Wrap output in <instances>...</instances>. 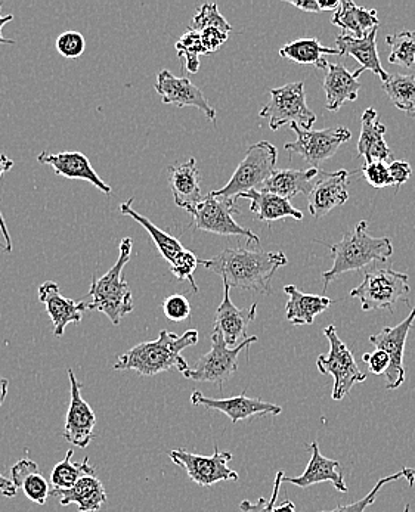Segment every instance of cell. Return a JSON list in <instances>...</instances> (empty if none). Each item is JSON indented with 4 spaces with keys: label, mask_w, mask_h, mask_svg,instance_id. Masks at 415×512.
<instances>
[{
    "label": "cell",
    "mask_w": 415,
    "mask_h": 512,
    "mask_svg": "<svg viewBox=\"0 0 415 512\" xmlns=\"http://www.w3.org/2000/svg\"><path fill=\"white\" fill-rule=\"evenodd\" d=\"M288 263L283 251L250 250V248H225L210 260H200L207 271L224 279V285L238 290L272 294L271 281L275 272Z\"/></svg>",
    "instance_id": "cell-1"
},
{
    "label": "cell",
    "mask_w": 415,
    "mask_h": 512,
    "mask_svg": "<svg viewBox=\"0 0 415 512\" xmlns=\"http://www.w3.org/2000/svg\"><path fill=\"white\" fill-rule=\"evenodd\" d=\"M198 343V331L190 330L182 335L161 330L159 338L144 341L120 356L114 365L117 371H135L141 377H153L176 368L184 374L190 369L182 352Z\"/></svg>",
    "instance_id": "cell-2"
},
{
    "label": "cell",
    "mask_w": 415,
    "mask_h": 512,
    "mask_svg": "<svg viewBox=\"0 0 415 512\" xmlns=\"http://www.w3.org/2000/svg\"><path fill=\"white\" fill-rule=\"evenodd\" d=\"M393 254L392 241L389 238H374L367 232V222L362 220L355 231L343 235L342 241L331 245L333 268L324 272V290L331 281L346 272L362 271L371 263L386 262Z\"/></svg>",
    "instance_id": "cell-3"
},
{
    "label": "cell",
    "mask_w": 415,
    "mask_h": 512,
    "mask_svg": "<svg viewBox=\"0 0 415 512\" xmlns=\"http://www.w3.org/2000/svg\"><path fill=\"white\" fill-rule=\"evenodd\" d=\"M132 247V238H123L120 242L119 260L116 265L102 278H94L91 290H89V296L92 299V302L89 303V310H98V312L104 313L110 319L111 324L116 327L133 310L132 291H130L129 282L123 278V269L128 265L130 256H132Z\"/></svg>",
    "instance_id": "cell-4"
},
{
    "label": "cell",
    "mask_w": 415,
    "mask_h": 512,
    "mask_svg": "<svg viewBox=\"0 0 415 512\" xmlns=\"http://www.w3.org/2000/svg\"><path fill=\"white\" fill-rule=\"evenodd\" d=\"M278 150L271 142L252 145L224 188L210 192L213 197L237 206L241 194L259 188L277 170Z\"/></svg>",
    "instance_id": "cell-5"
},
{
    "label": "cell",
    "mask_w": 415,
    "mask_h": 512,
    "mask_svg": "<svg viewBox=\"0 0 415 512\" xmlns=\"http://www.w3.org/2000/svg\"><path fill=\"white\" fill-rule=\"evenodd\" d=\"M410 284L407 273L392 269H377L367 272L359 287L351 291L352 299H359L364 312L371 310L390 309L399 302L408 303Z\"/></svg>",
    "instance_id": "cell-6"
},
{
    "label": "cell",
    "mask_w": 415,
    "mask_h": 512,
    "mask_svg": "<svg viewBox=\"0 0 415 512\" xmlns=\"http://www.w3.org/2000/svg\"><path fill=\"white\" fill-rule=\"evenodd\" d=\"M268 104L260 110V119L269 121L272 130H280L286 124H297L311 130L317 121L314 111L306 104L305 83H288L283 88L271 89Z\"/></svg>",
    "instance_id": "cell-7"
},
{
    "label": "cell",
    "mask_w": 415,
    "mask_h": 512,
    "mask_svg": "<svg viewBox=\"0 0 415 512\" xmlns=\"http://www.w3.org/2000/svg\"><path fill=\"white\" fill-rule=\"evenodd\" d=\"M256 341L257 337L253 335L244 340L240 346L231 349L226 346L224 337L219 332L213 331L210 352L201 356L197 363L192 368L190 366V369L182 375L188 380L198 381V383L218 384L222 389L226 381L238 371V356Z\"/></svg>",
    "instance_id": "cell-8"
},
{
    "label": "cell",
    "mask_w": 415,
    "mask_h": 512,
    "mask_svg": "<svg viewBox=\"0 0 415 512\" xmlns=\"http://www.w3.org/2000/svg\"><path fill=\"white\" fill-rule=\"evenodd\" d=\"M324 335L330 343V353L318 358L317 368L321 374L333 375L334 386L331 397L336 402H340L343 397L351 393L353 386L364 383L367 375L356 365L351 350L340 340L334 325L325 328Z\"/></svg>",
    "instance_id": "cell-9"
},
{
    "label": "cell",
    "mask_w": 415,
    "mask_h": 512,
    "mask_svg": "<svg viewBox=\"0 0 415 512\" xmlns=\"http://www.w3.org/2000/svg\"><path fill=\"white\" fill-rule=\"evenodd\" d=\"M290 127L297 139L284 145V148L291 154L300 155L312 169H318L321 163L333 157L352 138L351 130L342 126L322 130H305L297 124H291Z\"/></svg>",
    "instance_id": "cell-10"
},
{
    "label": "cell",
    "mask_w": 415,
    "mask_h": 512,
    "mask_svg": "<svg viewBox=\"0 0 415 512\" xmlns=\"http://www.w3.org/2000/svg\"><path fill=\"white\" fill-rule=\"evenodd\" d=\"M215 449L212 456L197 455L185 449H175L169 456L176 465L187 471L188 477L198 486L210 487L219 482H237V471L228 465L232 453L219 451L218 445Z\"/></svg>",
    "instance_id": "cell-11"
},
{
    "label": "cell",
    "mask_w": 415,
    "mask_h": 512,
    "mask_svg": "<svg viewBox=\"0 0 415 512\" xmlns=\"http://www.w3.org/2000/svg\"><path fill=\"white\" fill-rule=\"evenodd\" d=\"M237 211V206H232V204L209 194L198 204L197 209L192 211V225L198 231L221 235V237L247 238L249 242H255L259 245L260 238L257 237L255 232L243 228L235 222L232 214L237 213Z\"/></svg>",
    "instance_id": "cell-12"
},
{
    "label": "cell",
    "mask_w": 415,
    "mask_h": 512,
    "mask_svg": "<svg viewBox=\"0 0 415 512\" xmlns=\"http://www.w3.org/2000/svg\"><path fill=\"white\" fill-rule=\"evenodd\" d=\"M415 321V307L407 319L392 328H383L379 334L371 335L370 343L376 350H383L390 358V366L386 372V389L396 390L405 381L404 352L407 337Z\"/></svg>",
    "instance_id": "cell-13"
},
{
    "label": "cell",
    "mask_w": 415,
    "mask_h": 512,
    "mask_svg": "<svg viewBox=\"0 0 415 512\" xmlns=\"http://www.w3.org/2000/svg\"><path fill=\"white\" fill-rule=\"evenodd\" d=\"M70 380V405L65 418L64 437L76 448L86 449L94 439L96 415L94 409L83 399L82 386L77 381L73 369H67Z\"/></svg>",
    "instance_id": "cell-14"
},
{
    "label": "cell",
    "mask_w": 415,
    "mask_h": 512,
    "mask_svg": "<svg viewBox=\"0 0 415 512\" xmlns=\"http://www.w3.org/2000/svg\"><path fill=\"white\" fill-rule=\"evenodd\" d=\"M191 403L195 406H204L213 411L225 414L232 424H238L240 421L249 420L253 417H263V415H280L283 412L281 406L274 405L271 402H265L262 399H252L247 397L246 392L240 396L226 397V399H212L206 397L203 393L194 392L191 394Z\"/></svg>",
    "instance_id": "cell-15"
},
{
    "label": "cell",
    "mask_w": 415,
    "mask_h": 512,
    "mask_svg": "<svg viewBox=\"0 0 415 512\" xmlns=\"http://www.w3.org/2000/svg\"><path fill=\"white\" fill-rule=\"evenodd\" d=\"M154 88H156V92L161 96L163 104L176 105L179 108H198V110L206 114L207 119L215 123V108L210 107L206 95L187 77H176L170 71L161 70L157 74V82Z\"/></svg>",
    "instance_id": "cell-16"
},
{
    "label": "cell",
    "mask_w": 415,
    "mask_h": 512,
    "mask_svg": "<svg viewBox=\"0 0 415 512\" xmlns=\"http://www.w3.org/2000/svg\"><path fill=\"white\" fill-rule=\"evenodd\" d=\"M37 161L40 164L52 167L57 176L92 183L96 189L107 195L113 192L111 186L99 178L98 173L92 167L91 161L83 152L64 151L58 152V154H51V152L43 151L37 155Z\"/></svg>",
    "instance_id": "cell-17"
},
{
    "label": "cell",
    "mask_w": 415,
    "mask_h": 512,
    "mask_svg": "<svg viewBox=\"0 0 415 512\" xmlns=\"http://www.w3.org/2000/svg\"><path fill=\"white\" fill-rule=\"evenodd\" d=\"M349 176L351 173L346 170L320 173L311 194L308 195L309 213L321 219L336 207L343 206L349 200Z\"/></svg>",
    "instance_id": "cell-18"
},
{
    "label": "cell",
    "mask_w": 415,
    "mask_h": 512,
    "mask_svg": "<svg viewBox=\"0 0 415 512\" xmlns=\"http://www.w3.org/2000/svg\"><path fill=\"white\" fill-rule=\"evenodd\" d=\"M39 302L45 304L46 312L52 319L55 337H63L67 325L80 324L83 313L89 310V303L74 302L64 297L60 285L54 281H46L40 285Z\"/></svg>",
    "instance_id": "cell-19"
},
{
    "label": "cell",
    "mask_w": 415,
    "mask_h": 512,
    "mask_svg": "<svg viewBox=\"0 0 415 512\" xmlns=\"http://www.w3.org/2000/svg\"><path fill=\"white\" fill-rule=\"evenodd\" d=\"M229 290L231 288L224 285V300L216 310L215 330L213 331L219 332L224 337L226 346L234 349L249 338L247 337V328L255 321L257 303H253L249 309H238L229 297Z\"/></svg>",
    "instance_id": "cell-20"
},
{
    "label": "cell",
    "mask_w": 415,
    "mask_h": 512,
    "mask_svg": "<svg viewBox=\"0 0 415 512\" xmlns=\"http://www.w3.org/2000/svg\"><path fill=\"white\" fill-rule=\"evenodd\" d=\"M364 71V68H359L355 73H351L343 64H328L324 83H322L325 92V108L328 111L336 113L345 102L356 101L361 89L359 76Z\"/></svg>",
    "instance_id": "cell-21"
},
{
    "label": "cell",
    "mask_w": 415,
    "mask_h": 512,
    "mask_svg": "<svg viewBox=\"0 0 415 512\" xmlns=\"http://www.w3.org/2000/svg\"><path fill=\"white\" fill-rule=\"evenodd\" d=\"M309 448H311L312 456L305 473L299 477H284V482L302 487V489L314 486V484L330 482L339 492L348 493L349 487L345 482L340 462L336 459L325 458L320 452L317 442H312Z\"/></svg>",
    "instance_id": "cell-22"
},
{
    "label": "cell",
    "mask_w": 415,
    "mask_h": 512,
    "mask_svg": "<svg viewBox=\"0 0 415 512\" xmlns=\"http://www.w3.org/2000/svg\"><path fill=\"white\" fill-rule=\"evenodd\" d=\"M167 179H169L176 206L187 210L188 213L197 209L204 197L201 194L200 172H198L195 158H190L187 163L170 166Z\"/></svg>",
    "instance_id": "cell-23"
},
{
    "label": "cell",
    "mask_w": 415,
    "mask_h": 512,
    "mask_svg": "<svg viewBox=\"0 0 415 512\" xmlns=\"http://www.w3.org/2000/svg\"><path fill=\"white\" fill-rule=\"evenodd\" d=\"M377 30L379 29L371 30L361 39L340 33L336 37V45L340 54L355 58L361 64V68L365 71H373L384 83L390 76L380 62L379 51H377Z\"/></svg>",
    "instance_id": "cell-24"
},
{
    "label": "cell",
    "mask_w": 415,
    "mask_h": 512,
    "mask_svg": "<svg viewBox=\"0 0 415 512\" xmlns=\"http://www.w3.org/2000/svg\"><path fill=\"white\" fill-rule=\"evenodd\" d=\"M318 175H320L318 169H312V167L308 170L277 169L256 191L271 192L288 201L299 194L308 197Z\"/></svg>",
    "instance_id": "cell-25"
},
{
    "label": "cell",
    "mask_w": 415,
    "mask_h": 512,
    "mask_svg": "<svg viewBox=\"0 0 415 512\" xmlns=\"http://www.w3.org/2000/svg\"><path fill=\"white\" fill-rule=\"evenodd\" d=\"M386 126L380 123L379 114L374 108H367L362 114L361 135L358 141V155L367 164L386 163L390 158V148L384 141Z\"/></svg>",
    "instance_id": "cell-26"
},
{
    "label": "cell",
    "mask_w": 415,
    "mask_h": 512,
    "mask_svg": "<svg viewBox=\"0 0 415 512\" xmlns=\"http://www.w3.org/2000/svg\"><path fill=\"white\" fill-rule=\"evenodd\" d=\"M51 496H55L63 507L76 504L79 512H98L107 504L104 484L96 476L82 477L71 489L51 490Z\"/></svg>",
    "instance_id": "cell-27"
},
{
    "label": "cell",
    "mask_w": 415,
    "mask_h": 512,
    "mask_svg": "<svg viewBox=\"0 0 415 512\" xmlns=\"http://www.w3.org/2000/svg\"><path fill=\"white\" fill-rule=\"evenodd\" d=\"M331 23L340 27L343 33L361 39L371 30L379 29L380 20L377 17L376 9L362 8L352 0L340 2L339 9L334 12Z\"/></svg>",
    "instance_id": "cell-28"
},
{
    "label": "cell",
    "mask_w": 415,
    "mask_h": 512,
    "mask_svg": "<svg viewBox=\"0 0 415 512\" xmlns=\"http://www.w3.org/2000/svg\"><path fill=\"white\" fill-rule=\"evenodd\" d=\"M241 198L250 201V211L262 222L272 223L287 219V217L296 220L303 219L302 211L294 209L286 198L278 197V195L271 194V192L253 189V191L246 192V194H241L238 200H241Z\"/></svg>",
    "instance_id": "cell-29"
},
{
    "label": "cell",
    "mask_w": 415,
    "mask_h": 512,
    "mask_svg": "<svg viewBox=\"0 0 415 512\" xmlns=\"http://www.w3.org/2000/svg\"><path fill=\"white\" fill-rule=\"evenodd\" d=\"M288 296L286 316L293 325H312L320 313L330 307L331 300L317 294H306L297 290L294 285L284 287Z\"/></svg>",
    "instance_id": "cell-30"
},
{
    "label": "cell",
    "mask_w": 415,
    "mask_h": 512,
    "mask_svg": "<svg viewBox=\"0 0 415 512\" xmlns=\"http://www.w3.org/2000/svg\"><path fill=\"white\" fill-rule=\"evenodd\" d=\"M11 480L17 489L23 490L24 495L40 507L46 504L51 495L48 480L42 476L39 465L32 459L18 461L11 468Z\"/></svg>",
    "instance_id": "cell-31"
},
{
    "label": "cell",
    "mask_w": 415,
    "mask_h": 512,
    "mask_svg": "<svg viewBox=\"0 0 415 512\" xmlns=\"http://www.w3.org/2000/svg\"><path fill=\"white\" fill-rule=\"evenodd\" d=\"M280 55L288 61L303 65H315L320 70H327L325 55H342L339 49L322 46L318 39H299L288 43L280 49Z\"/></svg>",
    "instance_id": "cell-32"
},
{
    "label": "cell",
    "mask_w": 415,
    "mask_h": 512,
    "mask_svg": "<svg viewBox=\"0 0 415 512\" xmlns=\"http://www.w3.org/2000/svg\"><path fill=\"white\" fill-rule=\"evenodd\" d=\"M132 201L133 198L126 201V203L120 204V213L123 216H128L130 219L138 222L145 231L150 234V237L153 238L154 244L159 248L161 256H163L164 260L170 263L185 250L184 245L181 244L176 238H173L172 235L166 234V232L161 231L160 228H157L151 220H148L147 217L141 216V214L136 213L135 210L132 209Z\"/></svg>",
    "instance_id": "cell-33"
},
{
    "label": "cell",
    "mask_w": 415,
    "mask_h": 512,
    "mask_svg": "<svg viewBox=\"0 0 415 512\" xmlns=\"http://www.w3.org/2000/svg\"><path fill=\"white\" fill-rule=\"evenodd\" d=\"M74 451L70 449L63 461L55 465L51 473V490L71 489L82 477L95 476V468L92 467L89 458L83 462H73Z\"/></svg>",
    "instance_id": "cell-34"
},
{
    "label": "cell",
    "mask_w": 415,
    "mask_h": 512,
    "mask_svg": "<svg viewBox=\"0 0 415 512\" xmlns=\"http://www.w3.org/2000/svg\"><path fill=\"white\" fill-rule=\"evenodd\" d=\"M383 91L398 110L415 117V77L407 74L390 76L382 85Z\"/></svg>",
    "instance_id": "cell-35"
},
{
    "label": "cell",
    "mask_w": 415,
    "mask_h": 512,
    "mask_svg": "<svg viewBox=\"0 0 415 512\" xmlns=\"http://www.w3.org/2000/svg\"><path fill=\"white\" fill-rule=\"evenodd\" d=\"M390 48L389 62L402 68L415 65V30H404L401 33L389 34L386 37Z\"/></svg>",
    "instance_id": "cell-36"
},
{
    "label": "cell",
    "mask_w": 415,
    "mask_h": 512,
    "mask_svg": "<svg viewBox=\"0 0 415 512\" xmlns=\"http://www.w3.org/2000/svg\"><path fill=\"white\" fill-rule=\"evenodd\" d=\"M405 479L410 486H414L415 483V470L414 468H402L398 473L392 474V476L384 477V479H380L377 482L374 489L368 493L365 498L359 499V501L353 502V504L348 505H339V507L334 508L333 511H320V512H365L368 507L376 502L377 495H379L380 489L386 484L399 482V480Z\"/></svg>",
    "instance_id": "cell-37"
},
{
    "label": "cell",
    "mask_w": 415,
    "mask_h": 512,
    "mask_svg": "<svg viewBox=\"0 0 415 512\" xmlns=\"http://www.w3.org/2000/svg\"><path fill=\"white\" fill-rule=\"evenodd\" d=\"M176 51H178L179 58L185 62L188 73L191 74L198 73L200 57L201 55H207L203 42H201L200 33L194 30H188L179 39V42L176 43Z\"/></svg>",
    "instance_id": "cell-38"
},
{
    "label": "cell",
    "mask_w": 415,
    "mask_h": 512,
    "mask_svg": "<svg viewBox=\"0 0 415 512\" xmlns=\"http://www.w3.org/2000/svg\"><path fill=\"white\" fill-rule=\"evenodd\" d=\"M206 29H218L228 34L231 33L232 27L229 26L224 15L219 12L216 3H204L201 8L197 9V14L192 18L190 30L201 33Z\"/></svg>",
    "instance_id": "cell-39"
},
{
    "label": "cell",
    "mask_w": 415,
    "mask_h": 512,
    "mask_svg": "<svg viewBox=\"0 0 415 512\" xmlns=\"http://www.w3.org/2000/svg\"><path fill=\"white\" fill-rule=\"evenodd\" d=\"M198 265H200V260L197 259V256L185 248V250L170 263V272H172L176 278L181 279V281L190 282L192 290L198 293V287L194 279V272Z\"/></svg>",
    "instance_id": "cell-40"
},
{
    "label": "cell",
    "mask_w": 415,
    "mask_h": 512,
    "mask_svg": "<svg viewBox=\"0 0 415 512\" xmlns=\"http://www.w3.org/2000/svg\"><path fill=\"white\" fill-rule=\"evenodd\" d=\"M58 54L63 55L67 60H77L82 57L86 49V40L79 31H64L57 37Z\"/></svg>",
    "instance_id": "cell-41"
},
{
    "label": "cell",
    "mask_w": 415,
    "mask_h": 512,
    "mask_svg": "<svg viewBox=\"0 0 415 512\" xmlns=\"http://www.w3.org/2000/svg\"><path fill=\"white\" fill-rule=\"evenodd\" d=\"M284 477H286L284 476V471H278L277 476H275L274 489H272L271 498H259L257 499V502L243 501L240 504L241 512H275Z\"/></svg>",
    "instance_id": "cell-42"
},
{
    "label": "cell",
    "mask_w": 415,
    "mask_h": 512,
    "mask_svg": "<svg viewBox=\"0 0 415 512\" xmlns=\"http://www.w3.org/2000/svg\"><path fill=\"white\" fill-rule=\"evenodd\" d=\"M163 312L167 319L173 322L187 321L191 316V304L187 297L173 294L163 302Z\"/></svg>",
    "instance_id": "cell-43"
},
{
    "label": "cell",
    "mask_w": 415,
    "mask_h": 512,
    "mask_svg": "<svg viewBox=\"0 0 415 512\" xmlns=\"http://www.w3.org/2000/svg\"><path fill=\"white\" fill-rule=\"evenodd\" d=\"M362 175H364L365 181L376 189L395 185L392 178H390L389 164L386 163L365 164L364 169H362Z\"/></svg>",
    "instance_id": "cell-44"
},
{
    "label": "cell",
    "mask_w": 415,
    "mask_h": 512,
    "mask_svg": "<svg viewBox=\"0 0 415 512\" xmlns=\"http://www.w3.org/2000/svg\"><path fill=\"white\" fill-rule=\"evenodd\" d=\"M200 36L204 49L209 55L221 49V46L228 40L229 34L218 29H206L201 31Z\"/></svg>",
    "instance_id": "cell-45"
},
{
    "label": "cell",
    "mask_w": 415,
    "mask_h": 512,
    "mask_svg": "<svg viewBox=\"0 0 415 512\" xmlns=\"http://www.w3.org/2000/svg\"><path fill=\"white\" fill-rule=\"evenodd\" d=\"M362 361L367 363L368 369H370L374 375L386 374L390 366V358L383 350H376L374 353H365V355L362 356Z\"/></svg>",
    "instance_id": "cell-46"
},
{
    "label": "cell",
    "mask_w": 415,
    "mask_h": 512,
    "mask_svg": "<svg viewBox=\"0 0 415 512\" xmlns=\"http://www.w3.org/2000/svg\"><path fill=\"white\" fill-rule=\"evenodd\" d=\"M389 172L390 178H392L393 183H395V186L398 189L411 178V175H413V169H411L410 163L402 160L390 163Z\"/></svg>",
    "instance_id": "cell-47"
},
{
    "label": "cell",
    "mask_w": 415,
    "mask_h": 512,
    "mask_svg": "<svg viewBox=\"0 0 415 512\" xmlns=\"http://www.w3.org/2000/svg\"><path fill=\"white\" fill-rule=\"evenodd\" d=\"M14 167V161L11 158L6 157L5 154H0V178L5 175L6 172ZM0 231H2L3 238H5V250L6 253H12V240L9 235L8 228H6L5 219H3L2 213H0Z\"/></svg>",
    "instance_id": "cell-48"
},
{
    "label": "cell",
    "mask_w": 415,
    "mask_h": 512,
    "mask_svg": "<svg viewBox=\"0 0 415 512\" xmlns=\"http://www.w3.org/2000/svg\"><path fill=\"white\" fill-rule=\"evenodd\" d=\"M288 3L305 12H317V14L318 12H322L318 0H299V2H296V0H288Z\"/></svg>",
    "instance_id": "cell-49"
},
{
    "label": "cell",
    "mask_w": 415,
    "mask_h": 512,
    "mask_svg": "<svg viewBox=\"0 0 415 512\" xmlns=\"http://www.w3.org/2000/svg\"><path fill=\"white\" fill-rule=\"evenodd\" d=\"M0 492H2V495L6 496V498H15L18 492V489L15 487V484L12 483V480L3 476L2 473H0Z\"/></svg>",
    "instance_id": "cell-50"
},
{
    "label": "cell",
    "mask_w": 415,
    "mask_h": 512,
    "mask_svg": "<svg viewBox=\"0 0 415 512\" xmlns=\"http://www.w3.org/2000/svg\"><path fill=\"white\" fill-rule=\"evenodd\" d=\"M2 6H3V3H0V11H2ZM12 20H14V15L0 14V45H15L14 40L6 39V37H3V34H2L3 27H5L6 24L11 23Z\"/></svg>",
    "instance_id": "cell-51"
},
{
    "label": "cell",
    "mask_w": 415,
    "mask_h": 512,
    "mask_svg": "<svg viewBox=\"0 0 415 512\" xmlns=\"http://www.w3.org/2000/svg\"><path fill=\"white\" fill-rule=\"evenodd\" d=\"M318 3H320L322 12H324V11L336 12L340 6V2H337V0H318Z\"/></svg>",
    "instance_id": "cell-52"
},
{
    "label": "cell",
    "mask_w": 415,
    "mask_h": 512,
    "mask_svg": "<svg viewBox=\"0 0 415 512\" xmlns=\"http://www.w3.org/2000/svg\"><path fill=\"white\" fill-rule=\"evenodd\" d=\"M9 381L6 378L0 377V406L5 402L6 396H8Z\"/></svg>",
    "instance_id": "cell-53"
},
{
    "label": "cell",
    "mask_w": 415,
    "mask_h": 512,
    "mask_svg": "<svg viewBox=\"0 0 415 512\" xmlns=\"http://www.w3.org/2000/svg\"><path fill=\"white\" fill-rule=\"evenodd\" d=\"M275 512H296V507H294L293 502L284 501L283 504L275 508Z\"/></svg>",
    "instance_id": "cell-54"
},
{
    "label": "cell",
    "mask_w": 415,
    "mask_h": 512,
    "mask_svg": "<svg viewBox=\"0 0 415 512\" xmlns=\"http://www.w3.org/2000/svg\"><path fill=\"white\" fill-rule=\"evenodd\" d=\"M410 508H411V507H410V504H408V505H407V507H405L404 512H410Z\"/></svg>",
    "instance_id": "cell-55"
}]
</instances>
